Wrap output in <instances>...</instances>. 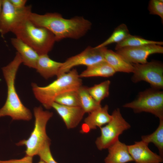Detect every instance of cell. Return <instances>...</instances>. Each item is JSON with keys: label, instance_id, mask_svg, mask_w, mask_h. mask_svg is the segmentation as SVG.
I'll use <instances>...</instances> for the list:
<instances>
[{"label": "cell", "instance_id": "484cf974", "mask_svg": "<svg viewBox=\"0 0 163 163\" xmlns=\"http://www.w3.org/2000/svg\"><path fill=\"white\" fill-rule=\"evenodd\" d=\"M149 14L158 15L163 21V0H151L148 7Z\"/></svg>", "mask_w": 163, "mask_h": 163}, {"label": "cell", "instance_id": "f1b7e54d", "mask_svg": "<svg viewBox=\"0 0 163 163\" xmlns=\"http://www.w3.org/2000/svg\"><path fill=\"white\" fill-rule=\"evenodd\" d=\"M12 5L15 8L21 9L24 8L27 2L26 0H9Z\"/></svg>", "mask_w": 163, "mask_h": 163}, {"label": "cell", "instance_id": "8992f818", "mask_svg": "<svg viewBox=\"0 0 163 163\" xmlns=\"http://www.w3.org/2000/svg\"><path fill=\"white\" fill-rule=\"evenodd\" d=\"M135 113H151L159 119H163V92L153 88L140 92L134 101L123 105Z\"/></svg>", "mask_w": 163, "mask_h": 163}, {"label": "cell", "instance_id": "52a82bcc", "mask_svg": "<svg viewBox=\"0 0 163 163\" xmlns=\"http://www.w3.org/2000/svg\"><path fill=\"white\" fill-rule=\"evenodd\" d=\"M111 120L100 128L101 134L97 138L95 144L100 150L108 149L119 140V136L130 127V125L123 118L119 108L113 111Z\"/></svg>", "mask_w": 163, "mask_h": 163}, {"label": "cell", "instance_id": "7402d4cb", "mask_svg": "<svg viewBox=\"0 0 163 163\" xmlns=\"http://www.w3.org/2000/svg\"><path fill=\"white\" fill-rule=\"evenodd\" d=\"M130 35L126 25L121 24L115 28L108 39L95 47L97 48L104 47L113 43H118L123 40Z\"/></svg>", "mask_w": 163, "mask_h": 163}, {"label": "cell", "instance_id": "d4e9b609", "mask_svg": "<svg viewBox=\"0 0 163 163\" xmlns=\"http://www.w3.org/2000/svg\"><path fill=\"white\" fill-rule=\"evenodd\" d=\"M77 91L64 93L57 97L54 102L65 106L80 107Z\"/></svg>", "mask_w": 163, "mask_h": 163}, {"label": "cell", "instance_id": "d6986e66", "mask_svg": "<svg viewBox=\"0 0 163 163\" xmlns=\"http://www.w3.org/2000/svg\"><path fill=\"white\" fill-rule=\"evenodd\" d=\"M116 72L105 61L87 67L79 76L81 78L94 77H109L113 76Z\"/></svg>", "mask_w": 163, "mask_h": 163}, {"label": "cell", "instance_id": "5bb4252c", "mask_svg": "<svg viewBox=\"0 0 163 163\" xmlns=\"http://www.w3.org/2000/svg\"><path fill=\"white\" fill-rule=\"evenodd\" d=\"M52 108H53L61 117L68 129L76 127L85 113L80 106H67L54 102L52 105Z\"/></svg>", "mask_w": 163, "mask_h": 163}, {"label": "cell", "instance_id": "7a4b0ae2", "mask_svg": "<svg viewBox=\"0 0 163 163\" xmlns=\"http://www.w3.org/2000/svg\"><path fill=\"white\" fill-rule=\"evenodd\" d=\"M22 63L21 56L17 52L13 60L2 69L7 85V95L4 105L0 109V117L9 116L13 120L26 121L32 118L31 112L21 102L15 86L16 74Z\"/></svg>", "mask_w": 163, "mask_h": 163}, {"label": "cell", "instance_id": "7c38bea8", "mask_svg": "<svg viewBox=\"0 0 163 163\" xmlns=\"http://www.w3.org/2000/svg\"><path fill=\"white\" fill-rule=\"evenodd\" d=\"M148 145L141 140L127 145L129 152L136 163H161L163 157L152 152Z\"/></svg>", "mask_w": 163, "mask_h": 163}, {"label": "cell", "instance_id": "44dd1931", "mask_svg": "<svg viewBox=\"0 0 163 163\" xmlns=\"http://www.w3.org/2000/svg\"><path fill=\"white\" fill-rule=\"evenodd\" d=\"M142 141L149 145L152 143L157 148L159 155L163 157V119H159V125L152 133L142 136Z\"/></svg>", "mask_w": 163, "mask_h": 163}, {"label": "cell", "instance_id": "2e32d148", "mask_svg": "<svg viewBox=\"0 0 163 163\" xmlns=\"http://www.w3.org/2000/svg\"><path fill=\"white\" fill-rule=\"evenodd\" d=\"M108 154L105 163H127L133 161L128 150L127 145L119 139L107 149Z\"/></svg>", "mask_w": 163, "mask_h": 163}, {"label": "cell", "instance_id": "ffe728a7", "mask_svg": "<svg viewBox=\"0 0 163 163\" xmlns=\"http://www.w3.org/2000/svg\"><path fill=\"white\" fill-rule=\"evenodd\" d=\"M88 87L81 86L77 91L80 107L85 113H89L101 106L88 92Z\"/></svg>", "mask_w": 163, "mask_h": 163}, {"label": "cell", "instance_id": "ac0fdd59", "mask_svg": "<svg viewBox=\"0 0 163 163\" xmlns=\"http://www.w3.org/2000/svg\"><path fill=\"white\" fill-rule=\"evenodd\" d=\"M105 61L116 72L133 73V64L125 60L121 55L107 48L104 53Z\"/></svg>", "mask_w": 163, "mask_h": 163}, {"label": "cell", "instance_id": "83f0119b", "mask_svg": "<svg viewBox=\"0 0 163 163\" xmlns=\"http://www.w3.org/2000/svg\"><path fill=\"white\" fill-rule=\"evenodd\" d=\"M0 163H33V157L26 155L20 159L0 160Z\"/></svg>", "mask_w": 163, "mask_h": 163}, {"label": "cell", "instance_id": "5b68a950", "mask_svg": "<svg viewBox=\"0 0 163 163\" xmlns=\"http://www.w3.org/2000/svg\"><path fill=\"white\" fill-rule=\"evenodd\" d=\"M35 117L34 126L31 134L27 139L20 141L16 144L18 146L26 147V155L33 157L37 155L43 146L50 141L46 132V127L53 113L44 111L41 107H35L34 110Z\"/></svg>", "mask_w": 163, "mask_h": 163}, {"label": "cell", "instance_id": "4fadbf2b", "mask_svg": "<svg viewBox=\"0 0 163 163\" xmlns=\"http://www.w3.org/2000/svg\"><path fill=\"white\" fill-rule=\"evenodd\" d=\"M108 106H101L89 113L85 119L80 130L82 133H88L92 129L100 128L108 123L112 119V115L108 112Z\"/></svg>", "mask_w": 163, "mask_h": 163}, {"label": "cell", "instance_id": "ba28073f", "mask_svg": "<svg viewBox=\"0 0 163 163\" xmlns=\"http://www.w3.org/2000/svg\"><path fill=\"white\" fill-rule=\"evenodd\" d=\"M133 70L132 81L136 83L141 81L149 83L152 88H163V65L161 63L152 61L143 64H133Z\"/></svg>", "mask_w": 163, "mask_h": 163}, {"label": "cell", "instance_id": "cb8c5ba5", "mask_svg": "<svg viewBox=\"0 0 163 163\" xmlns=\"http://www.w3.org/2000/svg\"><path fill=\"white\" fill-rule=\"evenodd\" d=\"M110 82L105 81L90 87H88V91L94 99L98 104L109 95V88Z\"/></svg>", "mask_w": 163, "mask_h": 163}, {"label": "cell", "instance_id": "3957f363", "mask_svg": "<svg viewBox=\"0 0 163 163\" xmlns=\"http://www.w3.org/2000/svg\"><path fill=\"white\" fill-rule=\"evenodd\" d=\"M82 85V79L75 69L61 75L47 85L39 86L35 83L31 84L36 98L47 109L52 108L58 96L67 92L77 91Z\"/></svg>", "mask_w": 163, "mask_h": 163}, {"label": "cell", "instance_id": "30bf717a", "mask_svg": "<svg viewBox=\"0 0 163 163\" xmlns=\"http://www.w3.org/2000/svg\"><path fill=\"white\" fill-rule=\"evenodd\" d=\"M2 8L0 15V33L3 36L11 32L20 21L28 17L32 12L31 6H26L18 9L14 7L9 0H2Z\"/></svg>", "mask_w": 163, "mask_h": 163}, {"label": "cell", "instance_id": "e0dca14e", "mask_svg": "<svg viewBox=\"0 0 163 163\" xmlns=\"http://www.w3.org/2000/svg\"><path fill=\"white\" fill-rule=\"evenodd\" d=\"M62 64L51 59L48 54L40 55L35 69L43 77L48 79L57 76Z\"/></svg>", "mask_w": 163, "mask_h": 163}, {"label": "cell", "instance_id": "9a60e30c", "mask_svg": "<svg viewBox=\"0 0 163 163\" xmlns=\"http://www.w3.org/2000/svg\"><path fill=\"white\" fill-rule=\"evenodd\" d=\"M11 43L20 55L22 63L25 66L35 69L39 55L32 48L16 37L11 39Z\"/></svg>", "mask_w": 163, "mask_h": 163}, {"label": "cell", "instance_id": "277c9868", "mask_svg": "<svg viewBox=\"0 0 163 163\" xmlns=\"http://www.w3.org/2000/svg\"><path fill=\"white\" fill-rule=\"evenodd\" d=\"M28 17L19 22L11 32L39 55L48 54L56 41L54 35L47 29L34 24Z\"/></svg>", "mask_w": 163, "mask_h": 163}, {"label": "cell", "instance_id": "9c48e42d", "mask_svg": "<svg viewBox=\"0 0 163 163\" xmlns=\"http://www.w3.org/2000/svg\"><path fill=\"white\" fill-rule=\"evenodd\" d=\"M106 48L88 46L80 53L68 58L62 62L57 78L75 66L85 65L88 67L105 61L104 53Z\"/></svg>", "mask_w": 163, "mask_h": 163}, {"label": "cell", "instance_id": "603a6c76", "mask_svg": "<svg viewBox=\"0 0 163 163\" xmlns=\"http://www.w3.org/2000/svg\"><path fill=\"white\" fill-rule=\"evenodd\" d=\"M149 44H157L162 46L163 44V42L149 40L130 34L122 42L116 44L115 49L117 50L125 47H137Z\"/></svg>", "mask_w": 163, "mask_h": 163}, {"label": "cell", "instance_id": "4316f807", "mask_svg": "<svg viewBox=\"0 0 163 163\" xmlns=\"http://www.w3.org/2000/svg\"><path fill=\"white\" fill-rule=\"evenodd\" d=\"M50 141L47 142L43 146L38 153L40 160L46 163H57L51 154L50 148Z\"/></svg>", "mask_w": 163, "mask_h": 163}, {"label": "cell", "instance_id": "6da1fadb", "mask_svg": "<svg viewBox=\"0 0 163 163\" xmlns=\"http://www.w3.org/2000/svg\"><path fill=\"white\" fill-rule=\"evenodd\" d=\"M28 18L36 26L50 31L56 41L66 38L79 39L86 34L92 26L89 21L82 17L66 19L55 12L41 14L31 12Z\"/></svg>", "mask_w": 163, "mask_h": 163}, {"label": "cell", "instance_id": "8fae6325", "mask_svg": "<svg viewBox=\"0 0 163 163\" xmlns=\"http://www.w3.org/2000/svg\"><path fill=\"white\" fill-rule=\"evenodd\" d=\"M116 52L125 60L132 64H143L147 62L149 56L155 53H163V47L157 44H149L119 49Z\"/></svg>", "mask_w": 163, "mask_h": 163}, {"label": "cell", "instance_id": "4dcf8cb0", "mask_svg": "<svg viewBox=\"0 0 163 163\" xmlns=\"http://www.w3.org/2000/svg\"><path fill=\"white\" fill-rule=\"evenodd\" d=\"M38 163H46L44 161L40 160Z\"/></svg>", "mask_w": 163, "mask_h": 163}, {"label": "cell", "instance_id": "f546056e", "mask_svg": "<svg viewBox=\"0 0 163 163\" xmlns=\"http://www.w3.org/2000/svg\"><path fill=\"white\" fill-rule=\"evenodd\" d=\"M2 0H0V15L2 11Z\"/></svg>", "mask_w": 163, "mask_h": 163}]
</instances>
